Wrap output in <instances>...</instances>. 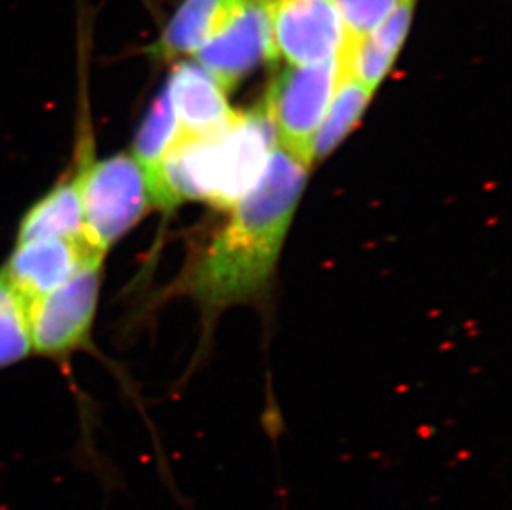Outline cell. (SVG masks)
Masks as SVG:
<instances>
[{
    "label": "cell",
    "mask_w": 512,
    "mask_h": 510,
    "mask_svg": "<svg viewBox=\"0 0 512 510\" xmlns=\"http://www.w3.org/2000/svg\"><path fill=\"white\" fill-rule=\"evenodd\" d=\"M310 164L277 145L261 178L236 206L231 219L199 255L186 290L209 310L261 294L271 282Z\"/></svg>",
    "instance_id": "obj_1"
},
{
    "label": "cell",
    "mask_w": 512,
    "mask_h": 510,
    "mask_svg": "<svg viewBox=\"0 0 512 510\" xmlns=\"http://www.w3.org/2000/svg\"><path fill=\"white\" fill-rule=\"evenodd\" d=\"M77 141L70 166L82 203L83 241L95 254L108 252L153 209L145 169L131 153L100 158L93 135L90 95L80 90Z\"/></svg>",
    "instance_id": "obj_2"
},
{
    "label": "cell",
    "mask_w": 512,
    "mask_h": 510,
    "mask_svg": "<svg viewBox=\"0 0 512 510\" xmlns=\"http://www.w3.org/2000/svg\"><path fill=\"white\" fill-rule=\"evenodd\" d=\"M105 260H88L65 284L25 305L32 355L67 361L92 343Z\"/></svg>",
    "instance_id": "obj_3"
},
{
    "label": "cell",
    "mask_w": 512,
    "mask_h": 510,
    "mask_svg": "<svg viewBox=\"0 0 512 510\" xmlns=\"http://www.w3.org/2000/svg\"><path fill=\"white\" fill-rule=\"evenodd\" d=\"M339 57L307 67L284 68L272 82L264 110L277 145L312 163V143L339 83Z\"/></svg>",
    "instance_id": "obj_4"
},
{
    "label": "cell",
    "mask_w": 512,
    "mask_h": 510,
    "mask_svg": "<svg viewBox=\"0 0 512 510\" xmlns=\"http://www.w3.org/2000/svg\"><path fill=\"white\" fill-rule=\"evenodd\" d=\"M269 60L307 67L339 57L345 27L334 0H266Z\"/></svg>",
    "instance_id": "obj_5"
},
{
    "label": "cell",
    "mask_w": 512,
    "mask_h": 510,
    "mask_svg": "<svg viewBox=\"0 0 512 510\" xmlns=\"http://www.w3.org/2000/svg\"><path fill=\"white\" fill-rule=\"evenodd\" d=\"M276 131L264 106L232 113L226 130L213 138V206L234 207L257 183L276 148Z\"/></svg>",
    "instance_id": "obj_6"
},
{
    "label": "cell",
    "mask_w": 512,
    "mask_h": 510,
    "mask_svg": "<svg viewBox=\"0 0 512 510\" xmlns=\"http://www.w3.org/2000/svg\"><path fill=\"white\" fill-rule=\"evenodd\" d=\"M194 57L224 92H231L264 58H269L266 0H242Z\"/></svg>",
    "instance_id": "obj_7"
},
{
    "label": "cell",
    "mask_w": 512,
    "mask_h": 510,
    "mask_svg": "<svg viewBox=\"0 0 512 510\" xmlns=\"http://www.w3.org/2000/svg\"><path fill=\"white\" fill-rule=\"evenodd\" d=\"M93 259L105 260L83 239H32L14 242L0 272L25 308L65 284Z\"/></svg>",
    "instance_id": "obj_8"
},
{
    "label": "cell",
    "mask_w": 512,
    "mask_h": 510,
    "mask_svg": "<svg viewBox=\"0 0 512 510\" xmlns=\"http://www.w3.org/2000/svg\"><path fill=\"white\" fill-rule=\"evenodd\" d=\"M181 136L209 138L226 130L232 113L218 82L196 63H178L165 87Z\"/></svg>",
    "instance_id": "obj_9"
},
{
    "label": "cell",
    "mask_w": 512,
    "mask_h": 510,
    "mask_svg": "<svg viewBox=\"0 0 512 510\" xmlns=\"http://www.w3.org/2000/svg\"><path fill=\"white\" fill-rule=\"evenodd\" d=\"M415 5L416 0H398L395 9L382 24L377 25L357 45L342 49L339 55L340 72L357 78L358 82L375 92L403 47L415 14Z\"/></svg>",
    "instance_id": "obj_10"
},
{
    "label": "cell",
    "mask_w": 512,
    "mask_h": 510,
    "mask_svg": "<svg viewBox=\"0 0 512 510\" xmlns=\"http://www.w3.org/2000/svg\"><path fill=\"white\" fill-rule=\"evenodd\" d=\"M242 0H184L174 12L160 39L151 45L150 57L170 62L183 55H194L211 39Z\"/></svg>",
    "instance_id": "obj_11"
},
{
    "label": "cell",
    "mask_w": 512,
    "mask_h": 510,
    "mask_svg": "<svg viewBox=\"0 0 512 510\" xmlns=\"http://www.w3.org/2000/svg\"><path fill=\"white\" fill-rule=\"evenodd\" d=\"M32 239H83L80 194L67 171L20 219L15 242Z\"/></svg>",
    "instance_id": "obj_12"
},
{
    "label": "cell",
    "mask_w": 512,
    "mask_h": 510,
    "mask_svg": "<svg viewBox=\"0 0 512 510\" xmlns=\"http://www.w3.org/2000/svg\"><path fill=\"white\" fill-rule=\"evenodd\" d=\"M372 95V90L358 82L357 78L340 72L334 97L330 100L327 113L312 143V161L324 158L335 150V146L339 145L362 118Z\"/></svg>",
    "instance_id": "obj_13"
},
{
    "label": "cell",
    "mask_w": 512,
    "mask_h": 510,
    "mask_svg": "<svg viewBox=\"0 0 512 510\" xmlns=\"http://www.w3.org/2000/svg\"><path fill=\"white\" fill-rule=\"evenodd\" d=\"M179 125L171 108L170 100L165 90L151 103L150 110L143 118L140 130L136 133L135 143L131 154L145 169V174L151 173L165 156L166 151L178 140Z\"/></svg>",
    "instance_id": "obj_14"
},
{
    "label": "cell",
    "mask_w": 512,
    "mask_h": 510,
    "mask_svg": "<svg viewBox=\"0 0 512 510\" xmlns=\"http://www.w3.org/2000/svg\"><path fill=\"white\" fill-rule=\"evenodd\" d=\"M32 355L25 308L0 272V371Z\"/></svg>",
    "instance_id": "obj_15"
},
{
    "label": "cell",
    "mask_w": 512,
    "mask_h": 510,
    "mask_svg": "<svg viewBox=\"0 0 512 510\" xmlns=\"http://www.w3.org/2000/svg\"><path fill=\"white\" fill-rule=\"evenodd\" d=\"M343 27H345V45L343 49L357 45L367 37L377 25L382 24L398 0H334Z\"/></svg>",
    "instance_id": "obj_16"
}]
</instances>
